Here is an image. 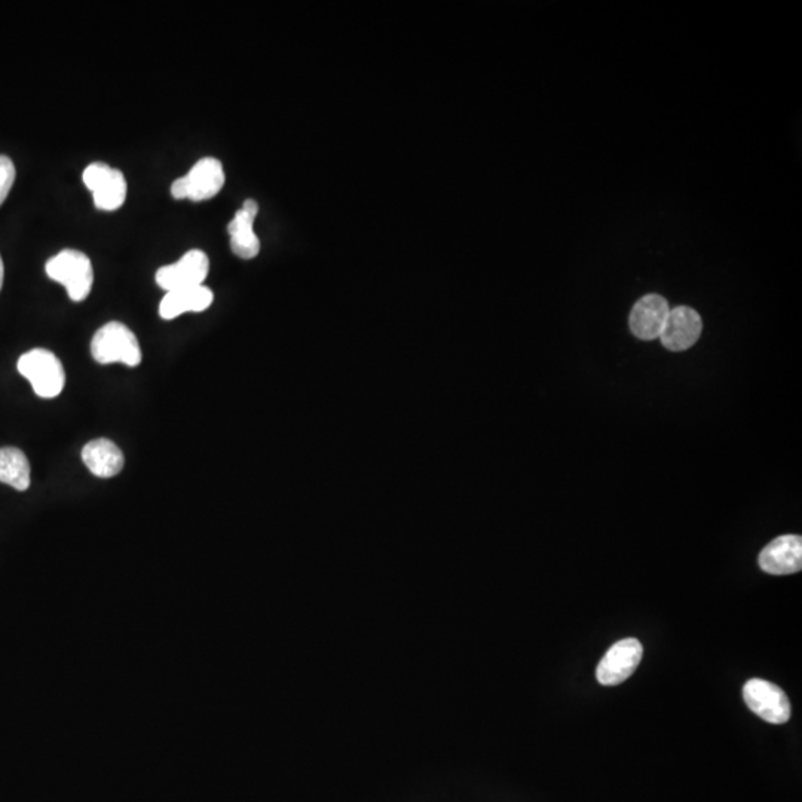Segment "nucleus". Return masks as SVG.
I'll use <instances>...</instances> for the list:
<instances>
[{"label":"nucleus","mask_w":802,"mask_h":802,"mask_svg":"<svg viewBox=\"0 0 802 802\" xmlns=\"http://www.w3.org/2000/svg\"><path fill=\"white\" fill-rule=\"evenodd\" d=\"M15 182L14 162L8 156L0 155V205L8 198Z\"/></svg>","instance_id":"16"},{"label":"nucleus","mask_w":802,"mask_h":802,"mask_svg":"<svg viewBox=\"0 0 802 802\" xmlns=\"http://www.w3.org/2000/svg\"><path fill=\"white\" fill-rule=\"evenodd\" d=\"M110 171H112L110 165L104 164V162H93V164L85 168L84 176H82L85 186H87L91 192L96 191L101 185V182L109 176Z\"/></svg>","instance_id":"17"},{"label":"nucleus","mask_w":802,"mask_h":802,"mask_svg":"<svg viewBox=\"0 0 802 802\" xmlns=\"http://www.w3.org/2000/svg\"><path fill=\"white\" fill-rule=\"evenodd\" d=\"M759 566L771 575L797 574L802 568V538L800 535H783L771 541L761 554Z\"/></svg>","instance_id":"9"},{"label":"nucleus","mask_w":802,"mask_h":802,"mask_svg":"<svg viewBox=\"0 0 802 802\" xmlns=\"http://www.w3.org/2000/svg\"><path fill=\"white\" fill-rule=\"evenodd\" d=\"M642 655H644V647L638 639L627 638L612 645L603 655L598 670H596L599 684L605 685V687L623 684L638 669Z\"/></svg>","instance_id":"6"},{"label":"nucleus","mask_w":802,"mask_h":802,"mask_svg":"<svg viewBox=\"0 0 802 802\" xmlns=\"http://www.w3.org/2000/svg\"><path fill=\"white\" fill-rule=\"evenodd\" d=\"M213 301V292L205 286L174 290V292H168L159 303V315L164 320H173L185 312L205 311L210 308Z\"/></svg>","instance_id":"13"},{"label":"nucleus","mask_w":802,"mask_h":802,"mask_svg":"<svg viewBox=\"0 0 802 802\" xmlns=\"http://www.w3.org/2000/svg\"><path fill=\"white\" fill-rule=\"evenodd\" d=\"M259 213V205L254 200H247L229 222L228 234L231 237V249L241 259H253L259 254L260 240L254 232V220Z\"/></svg>","instance_id":"11"},{"label":"nucleus","mask_w":802,"mask_h":802,"mask_svg":"<svg viewBox=\"0 0 802 802\" xmlns=\"http://www.w3.org/2000/svg\"><path fill=\"white\" fill-rule=\"evenodd\" d=\"M210 272V260L202 250H191L173 265L162 266L156 272V283L168 292L204 286Z\"/></svg>","instance_id":"7"},{"label":"nucleus","mask_w":802,"mask_h":802,"mask_svg":"<svg viewBox=\"0 0 802 802\" xmlns=\"http://www.w3.org/2000/svg\"><path fill=\"white\" fill-rule=\"evenodd\" d=\"M127 180L119 170L112 168L109 176L93 192L94 204L99 210L115 211L127 200Z\"/></svg>","instance_id":"15"},{"label":"nucleus","mask_w":802,"mask_h":802,"mask_svg":"<svg viewBox=\"0 0 802 802\" xmlns=\"http://www.w3.org/2000/svg\"><path fill=\"white\" fill-rule=\"evenodd\" d=\"M82 461L94 476L101 479L121 473L125 464L124 453L109 439H97L85 445Z\"/></svg>","instance_id":"12"},{"label":"nucleus","mask_w":802,"mask_h":802,"mask_svg":"<svg viewBox=\"0 0 802 802\" xmlns=\"http://www.w3.org/2000/svg\"><path fill=\"white\" fill-rule=\"evenodd\" d=\"M17 367L18 372L32 384L36 396L55 399L63 391L66 373L54 352L42 348L26 352L21 355Z\"/></svg>","instance_id":"3"},{"label":"nucleus","mask_w":802,"mask_h":802,"mask_svg":"<svg viewBox=\"0 0 802 802\" xmlns=\"http://www.w3.org/2000/svg\"><path fill=\"white\" fill-rule=\"evenodd\" d=\"M3 275H5V268H3V260L0 257V290H2L3 286Z\"/></svg>","instance_id":"18"},{"label":"nucleus","mask_w":802,"mask_h":802,"mask_svg":"<svg viewBox=\"0 0 802 802\" xmlns=\"http://www.w3.org/2000/svg\"><path fill=\"white\" fill-rule=\"evenodd\" d=\"M669 303L660 295H647L639 299L630 312V330L642 341L660 338L664 324L669 317Z\"/></svg>","instance_id":"10"},{"label":"nucleus","mask_w":802,"mask_h":802,"mask_svg":"<svg viewBox=\"0 0 802 802\" xmlns=\"http://www.w3.org/2000/svg\"><path fill=\"white\" fill-rule=\"evenodd\" d=\"M91 354L100 364L122 363L136 367L142 363L139 339L125 324L118 321L104 324L94 335Z\"/></svg>","instance_id":"2"},{"label":"nucleus","mask_w":802,"mask_h":802,"mask_svg":"<svg viewBox=\"0 0 802 802\" xmlns=\"http://www.w3.org/2000/svg\"><path fill=\"white\" fill-rule=\"evenodd\" d=\"M47 274L51 280L66 287L73 302H82L93 289V263L87 254L79 250L66 249L47 262Z\"/></svg>","instance_id":"1"},{"label":"nucleus","mask_w":802,"mask_h":802,"mask_svg":"<svg viewBox=\"0 0 802 802\" xmlns=\"http://www.w3.org/2000/svg\"><path fill=\"white\" fill-rule=\"evenodd\" d=\"M225 170L216 158H202L186 176L174 180L171 195L176 200L201 202L216 197L225 186Z\"/></svg>","instance_id":"4"},{"label":"nucleus","mask_w":802,"mask_h":802,"mask_svg":"<svg viewBox=\"0 0 802 802\" xmlns=\"http://www.w3.org/2000/svg\"><path fill=\"white\" fill-rule=\"evenodd\" d=\"M0 482L17 491L30 486V464L23 451L17 448L0 449Z\"/></svg>","instance_id":"14"},{"label":"nucleus","mask_w":802,"mask_h":802,"mask_svg":"<svg viewBox=\"0 0 802 802\" xmlns=\"http://www.w3.org/2000/svg\"><path fill=\"white\" fill-rule=\"evenodd\" d=\"M743 699L755 715L770 724H786L791 719V703L785 691L764 679H751L743 688Z\"/></svg>","instance_id":"5"},{"label":"nucleus","mask_w":802,"mask_h":802,"mask_svg":"<svg viewBox=\"0 0 802 802\" xmlns=\"http://www.w3.org/2000/svg\"><path fill=\"white\" fill-rule=\"evenodd\" d=\"M703 321L699 312L690 306L670 309L669 317L661 332V344L667 350L681 352L690 350L702 335Z\"/></svg>","instance_id":"8"}]
</instances>
